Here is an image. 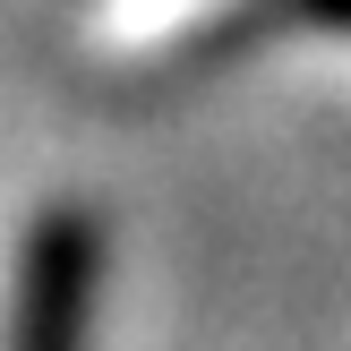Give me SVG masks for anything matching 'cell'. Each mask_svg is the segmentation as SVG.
Listing matches in <instances>:
<instances>
[{"mask_svg": "<svg viewBox=\"0 0 351 351\" xmlns=\"http://www.w3.org/2000/svg\"><path fill=\"white\" fill-rule=\"evenodd\" d=\"M95 283H103V223L86 206H43L26 223V240H17L0 351H86V335H95Z\"/></svg>", "mask_w": 351, "mask_h": 351, "instance_id": "obj_1", "label": "cell"}, {"mask_svg": "<svg viewBox=\"0 0 351 351\" xmlns=\"http://www.w3.org/2000/svg\"><path fill=\"white\" fill-rule=\"evenodd\" d=\"M274 26H326V34H351V0H232L223 17H206V26L180 43V69H223V60H240L249 43H266Z\"/></svg>", "mask_w": 351, "mask_h": 351, "instance_id": "obj_2", "label": "cell"}]
</instances>
